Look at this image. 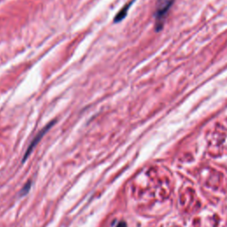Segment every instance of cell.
Instances as JSON below:
<instances>
[{
  "label": "cell",
  "instance_id": "cell-1",
  "mask_svg": "<svg viewBox=\"0 0 227 227\" xmlns=\"http://www.w3.org/2000/svg\"><path fill=\"white\" fill-rule=\"evenodd\" d=\"M175 0H157L154 12V29L157 32L163 29V24L170 8L172 6Z\"/></svg>",
  "mask_w": 227,
  "mask_h": 227
},
{
  "label": "cell",
  "instance_id": "cell-3",
  "mask_svg": "<svg viewBox=\"0 0 227 227\" xmlns=\"http://www.w3.org/2000/svg\"><path fill=\"white\" fill-rule=\"evenodd\" d=\"M134 1H135V0H132V1L128 3V5H126L125 6H123V7L121 9V11L119 12V13L115 15V19H114V21H115V22H120L121 20H123L125 18V16L127 15L129 8L131 6V5H132V3H133Z\"/></svg>",
  "mask_w": 227,
  "mask_h": 227
},
{
  "label": "cell",
  "instance_id": "cell-5",
  "mask_svg": "<svg viewBox=\"0 0 227 227\" xmlns=\"http://www.w3.org/2000/svg\"><path fill=\"white\" fill-rule=\"evenodd\" d=\"M116 227H127V224H126L125 222L122 221V222H120V223H119V224H117Z\"/></svg>",
  "mask_w": 227,
  "mask_h": 227
},
{
  "label": "cell",
  "instance_id": "cell-4",
  "mask_svg": "<svg viewBox=\"0 0 227 227\" xmlns=\"http://www.w3.org/2000/svg\"><path fill=\"white\" fill-rule=\"evenodd\" d=\"M29 188H30V182H29L28 184H26V185H25V186L22 188V190H21V194L23 195V194H27V193L29 192Z\"/></svg>",
  "mask_w": 227,
  "mask_h": 227
},
{
  "label": "cell",
  "instance_id": "cell-2",
  "mask_svg": "<svg viewBox=\"0 0 227 227\" xmlns=\"http://www.w3.org/2000/svg\"><path fill=\"white\" fill-rule=\"evenodd\" d=\"M55 123V121H53V122H52V123H50L49 124H47L41 131H39V133L35 136L34 138H33V140H32V142L30 143V145L29 146V147H28V149H27V151H26V153H25V154H24V157H23V160H22V162H24V161H26L27 159H28V157H29V155L31 153V152L33 151V149L35 147V146H37L38 143H39V141L42 139V138L44 136V134L47 132V131H48L51 128H52V126Z\"/></svg>",
  "mask_w": 227,
  "mask_h": 227
}]
</instances>
